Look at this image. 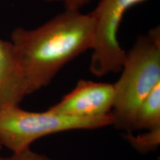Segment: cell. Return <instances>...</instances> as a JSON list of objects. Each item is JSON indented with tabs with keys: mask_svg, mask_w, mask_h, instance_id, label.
Masks as SVG:
<instances>
[{
	"mask_svg": "<svg viewBox=\"0 0 160 160\" xmlns=\"http://www.w3.org/2000/svg\"><path fill=\"white\" fill-rule=\"evenodd\" d=\"M124 137L133 149L139 153H147L156 151L159 147L160 144V128L147 131L146 133L142 134L134 135L133 133H125Z\"/></svg>",
	"mask_w": 160,
	"mask_h": 160,
	"instance_id": "cell-8",
	"label": "cell"
},
{
	"mask_svg": "<svg viewBox=\"0 0 160 160\" xmlns=\"http://www.w3.org/2000/svg\"><path fill=\"white\" fill-rule=\"evenodd\" d=\"M146 0H99L90 12L94 23V42L90 71L97 77L121 72L126 51L120 45L118 33L125 13Z\"/></svg>",
	"mask_w": 160,
	"mask_h": 160,
	"instance_id": "cell-4",
	"label": "cell"
},
{
	"mask_svg": "<svg viewBox=\"0 0 160 160\" xmlns=\"http://www.w3.org/2000/svg\"><path fill=\"white\" fill-rule=\"evenodd\" d=\"M43 1L48 2H61L64 4L65 8L81 10L93 0H43Z\"/></svg>",
	"mask_w": 160,
	"mask_h": 160,
	"instance_id": "cell-10",
	"label": "cell"
},
{
	"mask_svg": "<svg viewBox=\"0 0 160 160\" xmlns=\"http://www.w3.org/2000/svg\"><path fill=\"white\" fill-rule=\"evenodd\" d=\"M160 128V83L140 104L137 111L135 128L146 131Z\"/></svg>",
	"mask_w": 160,
	"mask_h": 160,
	"instance_id": "cell-7",
	"label": "cell"
},
{
	"mask_svg": "<svg viewBox=\"0 0 160 160\" xmlns=\"http://www.w3.org/2000/svg\"><path fill=\"white\" fill-rule=\"evenodd\" d=\"M114 100L113 84L82 79L49 111L73 117H99L111 113Z\"/></svg>",
	"mask_w": 160,
	"mask_h": 160,
	"instance_id": "cell-5",
	"label": "cell"
},
{
	"mask_svg": "<svg viewBox=\"0 0 160 160\" xmlns=\"http://www.w3.org/2000/svg\"><path fill=\"white\" fill-rule=\"evenodd\" d=\"M111 113L99 117L79 118L61 115L48 110L25 111L18 105L0 108V144L12 153L31 148L46 136L75 130H93L113 125Z\"/></svg>",
	"mask_w": 160,
	"mask_h": 160,
	"instance_id": "cell-3",
	"label": "cell"
},
{
	"mask_svg": "<svg viewBox=\"0 0 160 160\" xmlns=\"http://www.w3.org/2000/svg\"><path fill=\"white\" fill-rule=\"evenodd\" d=\"M2 146L1 144H0V150H2Z\"/></svg>",
	"mask_w": 160,
	"mask_h": 160,
	"instance_id": "cell-11",
	"label": "cell"
},
{
	"mask_svg": "<svg viewBox=\"0 0 160 160\" xmlns=\"http://www.w3.org/2000/svg\"><path fill=\"white\" fill-rule=\"evenodd\" d=\"M28 97L25 79L13 44L0 39V108L18 105Z\"/></svg>",
	"mask_w": 160,
	"mask_h": 160,
	"instance_id": "cell-6",
	"label": "cell"
},
{
	"mask_svg": "<svg viewBox=\"0 0 160 160\" xmlns=\"http://www.w3.org/2000/svg\"><path fill=\"white\" fill-rule=\"evenodd\" d=\"M11 42L29 96L48 85L66 64L91 51L94 23L90 13L65 8L35 28H15Z\"/></svg>",
	"mask_w": 160,
	"mask_h": 160,
	"instance_id": "cell-1",
	"label": "cell"
},
{
	"mask_svg": "<svg viewBox=\"0 0 160 160\" xmlns=\"http://www.w3.org/2000/svg\"><path fill=\"white\" fill-rule=\"evenodd\" d=\"M0 160H55L48 155L32 151L31 148L25 151L12 153L8 157L0 156Z\"/></svg>",
	"mask_w": 160,
	"mask_h": 160,
	"instance_id": "cell-9",
	"label": "cell"
},
{
	"mask_svg": "<svg viewBox=\"0 0 160 160\" xmlns=\"http://www.w3.org/2000/svg\"><path fill=\"white\" fill-rule=\"evenodd\" d=\"M121 76L114 84L111 110L113 126L125 133L136 131L135 119L140 104L160 83V29L138 36L126 52Z\"/></svg>",
	"mask_w": 160,
	"mask_h": 160,
	"instance_id": "cell-2",
	"label": "cell"
}]
</instances>
